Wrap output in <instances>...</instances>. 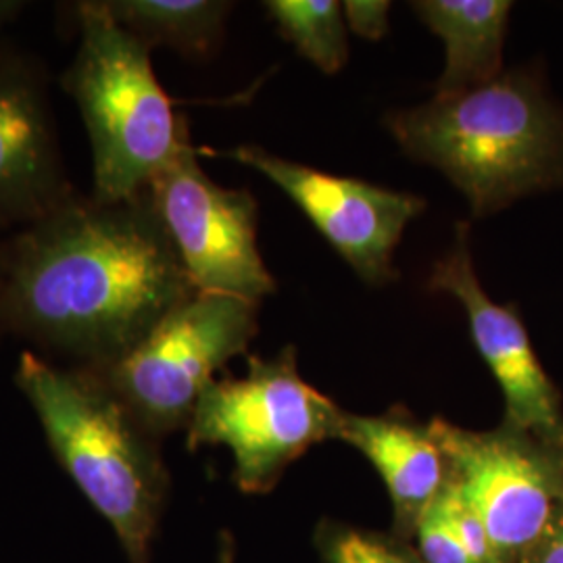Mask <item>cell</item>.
I'll use <instances>...</instances> for the list:
<instances>
[{
    "label": "cell",
    "mask_w": 563,
    "mask_h": 563,
    "mask_svg": "<svg viewBox=\"0 0 563 563\" xmlns=\"http://www.w3.org/2000/svg\"><path fill=\"white\" fill-rule=\"evenodd\" d=\"M339 441L362 451L393 501V534L411 543L418 523L443 495L451 472L430 423L395 407L383 416L344 411Z\"/></svg>",
    "instance_id": "12"
},
{
    "label": "cell",
    "mask_w": 563,
    "mask_h": 563,
    "mask_svg": "<svg viewBox=\"0 0 563 563\" xmlns=\"http://www.w3.org/2000/svg\"><path fill=\"white\" fill-rule=\"evenodd\" d=\"M228 155L282 188L363 280L397 278L393 253L405 225L422 213L423 199L288 162L255 144H242Z\"/></svg>",
    "instance_id": "9"
},
{
    "label": "cell",
    "mask_w": 563,
    "mask_h": 563,
    "mask_svg": "<svg viewBox=\"0 0 563 563\" xmlns=\"http://www.w3.org/2000/svg\"><path fill=\"white\" fill-rule=\"evenodd\" d=\"M111 18L148 48L169 46L207 59L222 44L232 2L220 0H104Z\"/></svg>",
    "instance_id": "14"
},
{
    "label": "cell",
    "mask_w": 563,
    "mask_h": 563,
    "mask_svg": "<svg viewBox=\"0 0 563 563\" xmlns=\"http://www.w3.org/2000/svg\"><path fill=\"white\" fill-rule=\"evenodd\" d=\"M197 290L146 190L104 202L76 192L0 241V341L101 372Z\"/></svg>",
    "instance_id": "1"
},
{
    "label": "cell",
    "mask_w": 563,
    "mask_h": 563,
    "mask_svg": "<svg viewBox=\"0 0 563 563\" xmlns=\"http://www.w3.org/2000/svg\"><path fill=\"white\" fill-rule=\"evenodd\" d=\"M428 286L462 302L472 341L504 393L501 423L563 446L562 395L534 353L518 307L499 305L484 292L472 262L467 223H457L455 244L434 263Z\"/></svg>",
    "instance_id": "10"
},
{
    "label": "cell",
    "mask_w": 563,
    "mask_h": 563,
    "mask_svg": "<svg viewBox=\"0 0 563 563\" xmlns=\"http://www.w3.org/2000/svg\"><path fill=\"white\" fill-rule=\"evenodd\" d=\"M411 544L426 563H472L449 520L441 497L418 523Z\"/></svg>",
    "instance_id": "17"
},
{
    "label": "cell",
    "mask_w": 563,
    "mask_h": 563,
    "mask_svg": "<svg viewBox=\"0 0 563 563\" xmlns=\"http://www.w3.org/2000/svg\"><path fill=\"white\" fill-rule=\"evenodd\" d=\"M346 25L362 38L380 41L388 34L390 2L384 0H349L342 4Z\"/></svg>",
    "instance_id": "19"
},
{
    "label": "cell",
    "mask_w": 563,
    "mask_h": 563,
    "mask_svg": "<svg viewBox=\"0 0 563 563\" xmlns=\"http://www.w3.org/2000/svg\"><path fill=\"white\" fill-rule=\"evenodd\" d=\"M269 18L299 55L323 74H339L349 59L346 21L334 0H269Z\"/></svg>",
    "instance_id": "15"
},
{
    "label": "cell",
    "mask_w": 563,
    "mask_h": 563,
    "mask_svg": "<svg viewBox=\"0 0 563 563\" xmlns=\"http://www.w3.org/2000/svg\"><path fill=\"white\" fill-rule=\"evenodd\" d=\"M444 509L449 514V520L453 523L460 541H462L463 549L470 558L472 563H501L497 558V551L493 547V541L484 528L481 516L472 509V505L465 501L462 493L457 490V486L449 484L441 495Z\"/></svg>",
    "instance_id": "18"
},
{
    "label": "cell",
    "mask_w": 563,
    "mask_h": 563,
    "mask_svg": "<svg viewBox=\"0 0 563 563\" xmlns=\"http://www.w3.org/2000/svg\"><path fill=\"white\" fill-rule=\"evenodd\" d=\"M15 384L63 472L118 534L130 563H151L169 497L155 439L99 374L23 351Z\"/></svg>",
    "instance_id": "2"
},
{
    "label": "cell",
    "mask_w": 563,
    "mask_h": 563,
    "mask_svg": "<svg viewBox=\"0 0 563 563\" xmlns=\"http://www.w3.org/2000/svg\"><path fill=\"white\" fill-rule=\"evenodd\" d=\"M316 544L323 563H426L416 547L399 537L341 522L318 526Z\"/></svg>",
    "instance_id": "16"
},
{
    "label": "cell",
    "mask_w": 563,
    "mask_h": 563,
    "mask_svg": "<svg viewBox=\"0 0 563 563\" xmlns=\"http://www.w3.org/2000/svg\"><path fill=\"white\" fill-rule=\"evenodd\" d=\"M451 483L481 516L501 563H518L563 507V446L501 423L476 432L432 418Z\"/></svg>",
    "instance_id": "7"
},
{
    "label": "cell",
    "mask_w": 563,
    "mask_h": 563,
    "mask_svg": "<svg viewBox=\"0 0 563 563\" xmlns=\"http://www.w3.org/2000/svg\"><path fill=\"white\" fill-rule=\"evenodd\" d=\"M260 302L195 292L132 351L99 374L134 418L162 441L186 430L207 384L244 355L260 332Z\"/></svg>",
    "instance_id": "6"
},
{
    "label": "cell",
    "mask_w": 563,
    "mask_h": 563,
    "mask_svg": "<svg viewBox=\"0 0 563 563\" xmlns=\"http://www.w3.org/2000/svg\"><path fill=\"white\" fill-rule=\"evenodd\" d=\"M218 563H236V544H234V537L230 532L220 534Z\"/></svg>",
    "instance_id": "21"
},
{
    "label": "cell",
    "mask_w": 563,
    "mask_h": 563,
    "mask_svg": "<svg viewBox=\"0 0 563 563\" xmlns=\"http://www.w3.org/2000/svg\"><path fill=\"white\" fill-rule=\"evenodd\" d=\"M78 190L69 181L51 101V74L0 44V232L41 222Z\"/></svg>",
    "instance_id": "11"
},
{
    "label": "cell",
    "mask_w": 563,
    "mask_h": 563,
    "mask_svg": "<svg viewBox=\"0 0 563 563\" xmlns=\"http://www.w3.org/2000/svg\"><path fill=\"white\" fill-rule=\"evenodd\" d=\"M23 7H25L23 2H2V0H0V30H2L9 21L15 20V18L20 15ZM0 44H2V42H0Z\"/></svg>",
    "instance_id": "22"
},
{
    "label": "cell",
    "mask_w": 563,
    "mask_h": 563,
    "mask_svg": "<svg viewBox=\"0 0 563 563\" xmlns=\"http://www.w3.org/2000/svg\"><path fill=\"white\" fill-rule=\"evenodd\" d=\"M199 153L186 142L146 186V195L197 292L262 302L276 282L257 246V201L244 188L211 180Z\"/></svg>",
    "instance_id": "8"
},
{
    "label": "cell",
    "mask_w": 563,
    "mask_h": 563,
    "mask_svg": "<svg viewBox=\"0 0 563 563\" xmlns=\"http://www.w3.org/2000/svg\"><path fill=\"white\" fill-rule=\"evenodd\" d=\"M386 125L409 157L441 169L478 218L563 181V111L522 71L395 111Z\"/></svg>",
    "instance_id": "3"
},
{
    "label": "cell",
    "mask_w": 563,
    "mask_h": 563,
    "mask_svg": "<svg viewBox=\"0 0 563 563\" xmlns=\"http://www.w3.org/2000/svg\"><path fill=\"white\" fill-rule=\"evenodd\" d=\"M342 416L336 402L302 380L295 346H284L269 360L251 355L242 378L207 384L186 444L230 449L234 484L246 495H265L313 444L339 439Z\"/></svg>",
    "instance_id": "5"
},
{
    "label": "cell",
    "mask_w": 563,
    "mask_h": 563,
    "mask_svg": "<svg viewBox=\"0 0 563 563\" xmlns=\"http://www.w3.org/2000/svg\"><path fill=\"white\" fill-rule=\"evenodd\" d=\"M518 563H563V507L543 537Z\"/></svg>",
    "instance_id": "20"
},
{
    "label": "cell",
    "mask_w": 563,
    "mask_h": 563,
    "mask_svg": "<svg viewBox=\"0 0 563 563\" xmlns=\"http://www.w3.org/2000/svg\"><path fill=\"white\" fill-rule=\"evenodd\" d=\"M80 46L60 86L76 101L92 148V197L130 201L190 141L163 90L151 48L111 18L104 0L69 4Z\"/></svg>",
    "instance_id": "4"
},
{
    "label": "cell",
    "mask_w": 563,
    "mask_h": 563,
    "mask_svg": "<svg viewBox=\"0 0 563 563\" xmlns=\"http://www.w3.org/2000/svg\"><path fill=\"white\" fill-rule=\"evenodd\" d=\"M444 41L446 65L437 95H455L497 80L511 2L507 0H422L411 4Z\"/></svg>",
    "instance_id": "13"
}]
</instances>
